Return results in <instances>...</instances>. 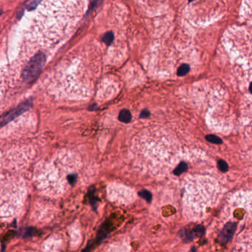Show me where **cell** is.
I'll return each instance as SVG.
<instances>
[{"label":"cell","instance_id":"obj_1","mask_svg":"<svg viewBox=\"0 0 252 252\" xmlns=\"http://www.w3.org/2000/svg\"><path fill=\"white\" fill-rule=\"evenodd\" d=\"M46 61V56L43 52H39L30 59L22 72V79L28 81L39 73Z\"/></svg>","mask_w":252,"mask_h":252},{"label":"cell","instance_id":"obj_2","mask_svg":"<svg viewBox=\"0 0 252 252\" xmlns=\"http://www.w3.org/2000/svg\"><path fill=\"white\" fill-rule=\"evenodd\" d=\"M205 235V228L202 225H197L192 228H184L179 231V236L185 242H191L195 238H200Z\"/></svg>","mask_w":252,"mask_h":252},{"label":"cell","instance_id":"obj_3","mask_svg":"<svg viewBox=\"0 0 252 252\" xmlns=\"http://www.w3.org/2000/svg\"><path fill=\"white\" fill-rule=\"evenodd\" d=\"M30 107H31V101H28L26 102L21 104L16 108L14 109L11 111L8 112V113L2 115L0 117V126H4V125L7 124L10 121L15 119L18 116L21 115L23 112L28 110L30 108Z\"/></svg>","mask_w":252,"mask_h":252},{"label":"cell","instance_id":"obj_4","mask_svg":"<svg viewBox=\"0 0 252 252\" xmlns=\"http://www.w3.org/2000/svg\"><path fill=\"white\" fill-rule=\"evenodd\" d=\"M236 228L237 224L234 222H228L225 225L217 237L221 243L226 244L233 239Z\"/></svg>","mask_w":252,"mask_h":252},{"label":"cell","instance_id":"obj_5","mask_svg":"<svg viewBox=\"0 0 252 252\" xmlns=\"http://www.w3.org/2000/svg\"><path fill=\"white\" fill-rule=\"evenodd\" d=\"M88 197H89V201H90V204L91 205V206L93 208L94 210L97 209V206H98V203L100 201L99 198L97 196H95V188L91 187L89 189L88 192Z\"/></svg>","mask_w":252,"mask_h":252},{"label":"cell","instance_id":"obj_6","mask_svg":"<svg viewBox=\"0 0 252 252\" xmlns=\"http://www.w3.org/2000/svg\"><path fill=\"white\" fill-rule=\"evenodd\" d=\"M119 121L123 123H130L132 120V114L130 110H121L118 115Z\"/></svg>","mask_w":252,"mask_h":252},{"label":"cell","instance_id":"obj_7","mask_svg":"<svg viewBox=\"0 0 252 252\" xmlns=\"http://www.w3.org/2000/svg\"><path fill=\"white\" fill-rule=\"evenodd\" d=\"M188 169V165L186 164V162H184V161H183V162L180 163V164H178V166H177L176 168L174 169L173 171V173L175 174V175H180L181 174H183L184 172H186Z\"/></svg>","mask_w":252,"mask_h":252},{"label":"cell","instance_id":"obj_8","mask_svg":"<svg viewBox=\"0 0 252 252\" xmlns=\"http://www.w3.org/2000/svg\"><path fill=\"white\" fill-rule=\"evenodd\" d=\"M114 33L112 31L107 32L102 38V41L107 45H110L114 40Z\"/></svg>","mask_w":252,"mask_h":252},{"label":"cell","instance_id":"obj_9","mask_svg":"<svg viewBox=\"0 0 252 252\" xmlns=\"http://www.w3.org/2000/svg\"><path fill=\"white\" fill-rule=\"evenodd\" d=\"M37 233V229L33 227H28L24 229V232H23V237L24 238H29V237H33L36 235Z\"/></svg>","mask_w":252,"mask_h":252},{"label":"cell","instance_id":"obj_10","mask_svg":"<svg viewBox=\"0 0 252 252\" xmlns=\"http://www.w3.org/2000/svg\"><path fill=\"white\" fill-rule=\"evenodd\" d=\"M206 140L211 144H223L222 139L220 137L215 135H208L206 136Z\"/></svg>","mask_w":252,"mask_h":252},{"label":"cell","instance_id":"obj_11","mask_svg":"<svg viewBox=\"0 0 252 252\" xmlns=\"http://www.w3.org/2000/svg\"><path fill=\"white\" fill-rule=\"evenodd\" d=\"M190 70V67L189 65L187 64H183L182 65H180L179 67L178 70H177V76H186V74L189 72Z\"/></svg>","mask_w":252,"mask_h":252},{"label":"cell","instance_id":"obj_12","mask_svg":"<svg viewBox=\"0 0 252 252\" xmlns=\"http://www.w3.org/2000/svg\"><path fill=\"white\" fill-rule=\"evenodd\" d=\"M138 195L142 197L143 199L147 201V203H151L152 200V193L148 190H142V191L138 192Z\"/></svg>","mask_w":252,"mask_h":252},{"label":"cell","instance_id":"obj_13","mask_svg":"<svg viewBox=\"0 0 252 252\" xmlns=\"http://www.w3.org/2000/svg\"><path fill=\"white\" fill-rule=\"evenodd\" d=\"M217 166H218L219 169L222 172H226L228 170V165L226 161L223 160H220L217 162Z\"/></svg>","mask_w":252,"mask_h":252},{"label":"cell","instance_id":"obj_14","mask_svg":"<svg viewBox=\"0 0 252 252\" xmlns=\"http://www.w3.org/2000/svg\"><path fill=\"white\" fill-rule=\"evenodd\" d=\"M77 175H76V174H73V175H70L68 177V180L69 181V183H70V184L71 185H74L76 183V180H77Z\"/></svg>","mask_w":252,"mask_h":252},{"label":"cell","instance_id":"obj_15","mask_svg":"<svg viewBox=\"0 0 252 252\" xmlns=\"http://www.w3.org/2000/svg\"><path fill=\"white\" fill-rule=\"evenodd\" d=\"M149 116H150L149 111L145 109V110L141 111L140 115H139V118H146L149 117Z\"/></svg>","mask_w":252,"mask_h":252},{"label":"cell","instance_id":"obj_16","mask_svg":"<svg viewBox=\"0 0 252 252\" xmlns=\"http://www.w3.org/2000/svg\"><path fill=\"white\" fill-rule=\"evenodd\" d=\"M16 235V232H15V231H8V233H6V235H5V236L4 237H3V240H2L7 241V240H10V239L11 238V237H14V235Z\"/></svg>","mask_w":252,"mask_h":252},{"label":"cell","instance_id":"obj_17","mask_svg":"<svg viewBox=\"0 0 252 252\" xmlns=\"http://www.w3.org/2000/svg\"><path fill=\"white\" fill-rule=\"evenodd\" d=\"M82 252H90V250L87 249V248H86V249L83 250V251H82Z\"/></svg>","mask_w":252,"mask_h":252},{"label":"cell","instance_id":"obj_18","mask_svg":"<svg viewBox=\"0 0 252 252\" xmlns=\"http://www.w3.org/2000/svg\"><path fill=\"white\" fill-rule=\"evenodd\" d=\"M192 252H196V248H195V247L192 248Z\"/></svg>","mask_w":252,"mask_h":252}]
</instances>
